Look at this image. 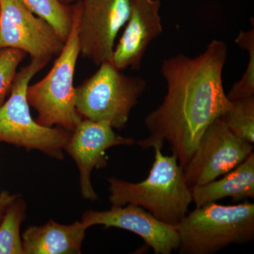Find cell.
<instances>
[{"label":"cell","instance_id":"obj_3","mask_svg":"<svg viewBox=\"0 0 254 254\" xmlns=\"http://www.w3.org/2000/svg\"><path fill=\"white\" fill-rule=\"evenodd\" d=\"M175 227L179 253L215 254L254 240V204L247 200L233 205L210 202L189 212Z\"/></svg>","mask_w":254,"mask_h":254},{"label":"cell","instance_id":"obj_2","mask_svg":"<svg viewBox=\"0 0 254 254\" xmlns=\"http://www.w3.org/2000/svg\"><path fill=\"white\" fill-rule=\"evenodd\" d=\"M154 162L148 176L137 183L108 177L112 206L139 205L153 216L175 226L189 213L192 203L190 187L175 155H164L155 146Z\"/></svg>","mask_w":254,"mask_h":254},{"label":"cell","instance_id":"obj_7","mask_svg":"<svg viewBox=\"0 0 254 254\" xmlns=\"http://www.w3.org/2000/svg\"><path fill=\"white\" fill-rule=\"evenodd\" d=\"M254 144L237 136L222 119L215 120L200 138L184 173L189 186H201L236 168L253 153Z\"/></svg>","mask_w":254,"mask_h":254},{"label":"cell","instance_id":"obj_12","mask_svg":"<svg viewBox=\"0 0 254 254\" xmlns=\"http://www.w3.org/2000/svg\"><path fill=\"white\" fill-rule=\"evenodd\" d=\"M160 0H135L126 27L115 47L113 64L120 71H138L150 43L163 31Z\"/></svg>","mask_w":254,"mask_h":254},{"label":"cell","instance_id":"obj_15","mask_svg":"<svg viewBox=\"0 0 254 254\" xmlns=\"http://www.w3.org/2000/svg\"><path fill=\"white\" fill-rule=\"evenodd\" d=\"M31 12L49 23L64 42H66L73 24V5L60 0H21Z\"/></svg>","mask_w":254,"mask_h":254},{"label":"cell","instance_id":"obj_18","mask_svg":"<svg viewBox=\"0 0 254 254\" xmlns=\"http://www.w3.org/2000/svg\"><path fill=\"white\" fill-rule=\"evenodd\" d=\"M252 29L241 31L235 39V43L250 55L248 65L240 81L235 83L227 95L230 100L254 96V28L252 18Z\"/></svg>","mask_w":254,"mask_h":254},{"label":"cell","instance_id":"obj_13","mask_svg":"<svg viewBox=\"0 0 254 254\" xmlns=\"http://www.w3.org/2000/svg\"><path fill=\"white\" fill-rule=\"evenodd\" d=\"M88 227L83 222L62 225L50 220L28 227L22 235L24 254H80Z\"/></svg>","mask_w":254,"mask_h":254},{"label":"cell","instance_id":"obj_16","mask_svg":"<svg viewBox=\"0 0 254 254\" xmlns=\"http://www.w3.org/2000/svg\"><path fill=\"white\" fill-rule=\"evenodd\" d=\"M26 211V203L20 195L5 210L0 222V254H24L20 227Z\"/></svg>","mask_w":254,"mask_h":254},{"label":"cell","instance_id":"obj_6","mask_svg":"<svg viewBox=\"0 0 254 254\" xmlns=\"http://www.w3.org/2000/svg\"><path fill=\"white\" fill-rule=\"evenodd\" d=\"M146 87L143 78L127 76L107 62L75 88L76 110L82 119L104 122L123 129Z\"/></svg>","mask_w":254,"mask_h":254},{"label":"cell","instance_id":"obj_20","mask_svg":"<svg viewBox=\"0 0 254 254\" xmlns=\"http://www.w3.org/2000/svg\"><path fill=\"white\" fill-rule=\"evenodd\" d=\"M18 196L19 195L11 194L7 190H2L0 193V222L1 221L6 209L9 206L10 203H12Z\"/></svg>","mask_w":254,"mask_h":254},{"label":"cell","instance_id":"obj_21","mask_svg":"<svg viewBox=\"0 0 254 254\" xmlns=\"http://www.w3.org/2000/svg\"><path fill=\"white\" fill-rule=\"evenodd\" d=\"M62 3L64 4H70L73 2H78V1H81V0H60Z\"/></svg>","mask_w":254,"mask_h":254},{"label":"cell","instance_id":"obj_17","mask_svg":"<svg viewBox=\"0 0 254 254\" xmlns=\"http://www.w3.org/2000/svg\"><path fill=\"white\" fill-rule=\"evenodd\" d=\"M221 117L227 128L237 136L254 143V96L232 100Z\"/></svg>","mask_w":254,"mask_h":254},{"label":"cell","instance_id":"obj_9","mask_svg":"<svg viewBox=\"0 0 254 254\" xmlns=\"http://www.w3.org/2000/svg\"><path fill=\"white\" fill-rule=\"evenodd\" d=\"M64 43L54 28L21 0H0V49L20 50L31 59L48 64L60 54Z\"/></svg>","mask_w":254,"mask_h":254},{"label":"cell","instance_id":"obj_5","mask_svg":"<svg viewBox=\"0 0 254 254\" xmlns=\"http://www.w3.org/2000/svg\"><path fill=\"white\" fill-rule=\"evenodd\" d=\"M48 64L31 59L16 73L9 97L0 106V142L38 150L51 158L63 160L72 131L62 127H46L32 118L27 100L30 81Z\"/></svg>","mask_w":254,"mask_h":254},{"label":"cell","instance_id":"obj_4","mask_svg":"<svg viewBox=\"0 0 254 254\" xmlns=\"http://www.w3.org/2000/svg\"><path fill=\"white\" fill-rule=\"evenodd\" d=\"M73 24L67 40L49 73L28 86L27 100L38 113L36 121L43 127L55 125L73 131L82 119L75 105L73 77L80 55L79 3L73 5Z\"/></svg>","mask_w":254,"mask_h":254},{"label":"cell","instance_id":"obj_10","mask_svg":"<svg viewBox=\"0 0 254 254\" xmlns=\"http://www.w3.org/2000/svg\"><path fill=\"white\" fill-rule=\"evenodd\" d=\"M133 138L117 134L109 123L83 119L71 133L65 150L79 170L80 190L84 199L95 201L98 196L92 185L93 169L108 164L106 150L118 145L134 144Z\"/></svg>","mask_w":254,"mask_h":254},{"label":"cell","instance_id":"obj_11","mask_svg":"<svg viewBox=\"0 0 254 254\" xmlns=\"http://www.w3.org/2000/svg\"><path fill=\"white\" fill-rule=\"evenodd\" d=\"M82 222L89 228L103 225L123 229L141 237L155 254H170L178 250L180 237L175 227L153 216L144 208L133 203L112 206L109 210H87L82 215Z\"/></svg>","mask_w":254,"mask_h":254},{"label":"cell","instance_id":"obj_19","mask_svg":"<svg viewBox=\"0 0 254 254\" xmlns=\"http://www.w3.org/2000/svg\"><path fill=\"white\" fill-rule=\"evenodd\" d=\"M26 55L21 50L13 48L0 49V106L11 92L18 66Z\"/></svg>","mask_w":254,"mask_h":254},{"label":"cell","instance_id":"obj_14","mask_svg":"<svg viewBox=\"0 0 254 254\" xmlns=\"http://www.w3.org/2000/svg\"><path fill=\"white\" fill-rule=\"evenodd\" d=\"M190 190L192 203H194L195 208L228 197L232 198L233 202L254 199V152L221 179H216L201 186L191 187Z\"/></svg>","mask_w":254,"mask_h":254},{"label":"cell","instance_id":"obj_8","mask_svg":"<svg viewBox=\"0 0 254 254\" xmlns=\"http://www.w3.org/2000/svg\"><path fill=\"white\" fill-rule=\"evenodd\" d=\"M135 0H81L80 55L96 66L113 63L115 40L126 25Z\"/></svg>","mask_w":254,"mask_h":254},{"label":"cell","instance_id":"obj_1","mask_svg":"<svg viewBox=\"0 0 254 254\" xmlns=\"http://www.w3.org/2000/svg\"><path fill=\"white\" fill-rule=\"evenodd\" d=\"M227 45L213 40L195 58L179 54L164 60L161 73L167 93L161 104L145 117L149 136L136 142L142 149L165 141L184 169L206 128L231 105L222 82Z\"/></svg>","mask_w":254,"mask_h":254}]
</instances>
